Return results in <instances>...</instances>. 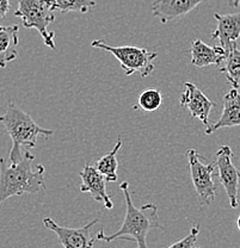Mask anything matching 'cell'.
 <instances>
[{
	"label": "cell",
	"mask_w": 240,
	"mask_h": 248,
	"mask_svg": "<svg viewBox=\"0 0 240 248\" xmlns=\"http://www.w3.org/2000/svg\"><path fill=\"white\" fill-rule=\"evenodd\" d=\"M11 10V0H0V19L4 18Z\"/></svg>",
	"instance_id": "44dd1931"
},
{
	"label": "cell",
	"mask_w": 240,
	"mask_h": 248,
	"mask_svg": "<svg viewBox=\"0 0 240 248\" xmlns=\"http://www.w3.org/2000/svg\"><path fill=\"white\" fill-rule=\"evenodd\" d=\"M121 147H122V139H121V135H118L117 142H116V144L113 146L112 151H110L109 153L105 154L104 156L100 157V159L96 162V165H95L96 169L104 175L107 182H117V153L118 151H120Z\"/></svg>",
	"instance_id": "2e32d148"
},
{
	"label": "cell",
	"mask_w": 240,
	"mask_h": 248,
	"mask_svg": "<svg viewBox=\"0 0 240 248\" xmlns=\"http://www.w3.org/2000/svg\"><path fill=\"white\" fill-rule=\"evenodd\" d=\"M237 227H238V229L240 232V216L238 217V219H237Z\"/></svg>",
	"instance_id": "603a6c76"
},
{
	"label": "cell",
	"mask_w": 240,
	"mask_h": 248,
	"mask_svg": "<svg viewBox=\"0 0 240 248\" xmlns=\"http://www.w3.org/2000/svg\"><path fill=\"white\" fill-rule=\"evenodd\" d=\"M91 45L94 48L103 49L112 54L116 60L120 62L127 77H130L134 73H139L143 78H146L154 71L153 61L158 56L156 50H149L147 48L134 46H110L100 40L94 41Z\"/></svg>",
	"instance_id": "5b68a950"
},
{
	"label": "cell",
	"mask_w": 240,
	"mask_h": 248,
	"mask_svg": "<svg viewBox=\"0 0 240 248\" xmlns=\"http://www.w3.org/2000/svg\"><path fill=\"white\" fill-rule=\"evenodd\" d=\"M214 18L218 25L211 33V38L219 41L220 46L228 53L240 37V14H214Z\"/></svg>",
	"instance_id": "8fae6325"
},
{
	"label": "cell",
	"mask_w": 240,
	"mask_h": 248,
	"mask_svg": "<svg viewBox=\"0 0 240 248\" xmlns=\"http://www.w3.org/2000/svg\"><path fill=\"white\" fill-rule=\"evenodd\" d=\"M126 201V216L122 226L117 232L112 235H105L103 228L97 232V240H103L105 242H112L118 239L129 240L136 242V248H148L147 245V234L152 229L164 231V227L160 224L158 216V206L154 204H144L141 208H136L131 201L129 193V183L123 182L120 185Z\"/></svg>",
	"instance_id": "6da1fadb"
},
{
	"label": "cell",
	"mask_w": 240,
	"mask_h": 248,
	"mask_svg": "<svg viewBox=\"0 0 240 248\" xmlns=\"http://www.w3.org/2000/svg\"><path fill=\"white\" fill-rule=\"evenodd\" d=\"M35 156L29 151L23 154V159L16 164L7 165L0 157V206L5 201L23 193H37L46 190L45 167L38 164L32 170Z\"/></svg>",
	"instance_id": "7a4b0ae2"
},
{
	"label": "cell",
	"mask_w": 240,
	"mask_h": 248,
	"mask_svg": "<svg viewBox=\"0 0 240 248\" xmlns=\"http://www.w3.org/2000/svg\"><path fill=\"white\" fill-rule=\"evenodd\" d=\"M185 91L180 94L179 104L180 107L188 108L192 117L200 120L206 128L210 125L209 123V113L211 108L215 107V103L205 94L195 84L185 82Z\"/></svg>",
	"instance_id": "9c48e42d"
},
{
	"label": "cell",
	"mask_w": 240,
	"mask_h": 248,
	"mask_svg": "<svg viewBox=\"0 0 240 248\" xmlns=\"http://www.w3.org/2000/svg\"><path fill=\"white\" fill-rule=\"evenodd\" d=\"M81 178V185H80V192H87L92 196L95 201L102 203L105 209L110 210L113 208V204L110 196L108 195L107 187H105L104 175L96 169V166L85 165L79 172Z\"/></svg>",
	"instance_id": "30bf717a"
},
{
	"label": "cell",
	"mask_w": 240,
	"mask_h": 248,
	"mask_svg": "<svg viewBox=\"0 0 240 248\" xmlns=\"http://www.w3.org/2000/svg\"><path fill=\"white\" fill-rule=\"evenodd\" d=\"M162 104V94L159 90L156 89H148L144 90L139 95L138 99V107H134V108H140L141 110L146 111V112H153V111L158 110Z\"/></svg>",
	"instance_id": "d6986e66"
},
{
	"label": "cell",
	"mask_w": 240,
	"mask_h": 248,
	"mask_svg": "<svg viewBox=\"0 0 240 248\" xmlns=\"http://www.w3.org/2000/svg\"><path fill=\"white\" fill-rule=\"evenodd\" d=\"M0 123L12 140V147L9 154V160L12 164L19 162L23 159L22 147L27 149L35 148L38 136H51L54 134L53 130L41 128L29 113L22 110L14 102H9L6 111L0 116Z\"/></svg>",
	"instance_id": "3957f363"
},
{
	"label": "cell",
	"mask_w": 240,
	"mask_h": 248,
	"mask_svg": "<svg viewBox=\"0 0 240 248\" xmlns=\"http://www.w3.org/2000/svg\"><path fill=\"white\" fill-rule=\"evenodd\" d=\"M192 63L196 67H219L223 63L227 53L221 46H208L201 40H195L192 43Z\"/></svg>",
	"instance_id": "5bb4252c"
},
{
	"label": "cell",
	"mask_w": 240,
	"mask_h": 248,
	"mask_svg": "<svg viewBox=\"0 0 240 248\" xmlns=\"http://www.w3.org/2000/svg\"><path fill=\"white\" fill-rule=\"evenodd\" d=\"M202 1L203 0H156L152 4V14L165 24L190 14Z\"/></svg>",
	"instance_id": "7c38bea8"
},
{
	"label": "cell",
	"mask_w": 240,
	"mask_h": 248,
	"mask_svg": "<svg viewBox=\"0 0 240 248\" xmlns=\"http://www.w3.org/2000/svg\"><path fill=\"white\" fill-rule=\"evenodd\" d=\"M229 5L233 7H238L240 5V0H229Z\"/></svg>",
	"instance_id": "7402d4cb"
},
{
	"label": "cell",
	"mask_w": 240,
	"mask_h": 248,
	"mask_svg": "<svg viewBox=\"0 0 240 248\" xmlns=\"http://www.w3.org/2000/svg\"><path fill=\"white\" fill-rule=\"evenodd\" d=\"M19 45V27L0 25V68H5L10 62L18 58Z\"/></svg>",
	"instance_id": "9a60e30c"
},
{
	"label": "cell",
	"mask_w": 240,
	"mask_h": 248,
	"mask_svg": "<svg viewBox=\"0 0 240 248\" xmlns=\"http://www.w3.org/2000/svg\"><path fill=\"white\" fill-rule=\"evenodd\" d=\"M219 71L226 74L227 80L234 89H238L240 86V49L237 43L227 53L224 62L219 66Z\"/></svg>",
	"instance_id": "e0dca14e"
},
{
	"label": "cell",
	"mask_w": 240,
	"mask_h": 248,
	"mask_svg": "<svg viewBox=\"0 0 240 248\" xmlns=\"http://www.w3.org/2000/svg\"><path fill=\"white\" fill-rule=\"evenodd\" d=\"M233 152L229 146H221L216 152V169L221 185L224 186L228 197L229 205L233 209L238 208V191L240 183V170L234 166Z\"/></svg>",
	"instance_id": "52a82bcc"
},
{
	"label": "cell",
	"mask_w": 240,
	"mask_h": 248,
	"mask_svg": "<svg viewBox=\"0 0 240 248\" xmlns=\"http://www.w3.org/2000/svg\"><path fill=\"white\" fill-rule=\"evenodd\" d=\"M195 248H200V247H195Z\"/></svg>",
	"instance_id": "cb8c5ba5"
},
{
	"label": "cell",
	"mask_w": 240,
	"mask_h": 248,
	"mask_svg": "<svg viewBox=\"0 0 240 248\" xmlns=\"http://www.w3.org/2000/svg\"><path fill=\"white\" fill-rule=\"evenodd\" d=\"M53 1L51 0H18V7L15 16L22 19L27 29H36L40 32L45 45L56 50L55 33L48 29L55 20Z\"/></svg>",
	"instance_id": "277c9868"
},
{
	"label": "cell",
	"mask_w": 240,
	"mask_h": 248,
	"mask_svg": "<svg viewBox=\"0 0 240 248\" xmlns=\"http://www.w3.org/2000/svg\"><path fill=\"white\" fill-rule=\"evenodd\" d=\"M200 226H195L192 227V231H190L189 234L187 235L183 239L178 240V241L174 242L172 245L167 246L166 248H195L196 241H197V236L200 234Z\"/></svg>",
	"instance_id": "ffe728a7"
},
{
	"label": "cell",
	"mask_w": 240,
	"mask_h": 248,
	"mask_svg": "<svg viewBox=\"0 0 240 248\" xmlns=\"http://www.w3.org/2000/svg\"><path fill=\"white\" fill-rule=\"evenodd\" d=\"M54 10L67 14V12H85L90 11L94 6H96L95 0H51Z\"/></svg>",
	"instance_id": "ac0fdd59"
},
{
	"label": "cell",
	"mask_w": 240,
	"mask_h": 248,
	"mask_svg": "<svg viewBox=\"0 0 240 248\" xmlns=\"http://www.w3.org/2000/svg\"><path fill=\"white\" fill-rule=\"evenodd\" d=\"M188 164L190 169L193 187L200 198L201 203L209 205L216 196V186L214 183V173H215V162L205 164V157L198 153L196 149L187 151Z\"/></svg>",
	"instance_id": "8992f818"
},
{
	"label": "cell",
	"mask_w": 240,
	"mask_h": 248,
	"mask_svg": "<svg viewBox=\"0 0 240 248\" xmlns=\"http://www.w3.org/2000/svg\"><path fill=\"white\" fill-rule=\"evenodd\" d=\"M232 126H240V93L234 87L224 95L223 115L206 129V135H211L219 129Z\"/></svg>",
	"instance_id": "4fadbf2b"
},
{
	"label": "cell",
	"mask_w": 240,
	"mask_h": 248,
	"mask_svg": "<svg viewBox=\"0 0 240 248\" xmlns=\"http://www.w3.org/2000/svg\"><path fill=\"white\" fill-rule=\"evenodd\" d=\"M97 222L98 219L95 218L80 228H67L59 226L50 217L43 218L46 228L55 232L59 241L64 248H94L95 242L98 240L96 236L91 237V229Z\"/></svg>",
	"instance_id": "ba28073f"
}]
</instances>
